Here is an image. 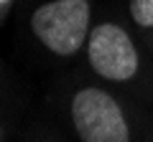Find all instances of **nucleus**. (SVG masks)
Here are the masks:
<instances>
[{
    "instance_id": "nucleus-1",
    "label": "nucleus",
    "mask_w": 153,
    "mask_h": 142,
    "mask_svg": "<svg viewBox=\"0 0 153 142\" xmlns=\"http://www.w3.org/2000/svg\"><path fill=\"white\" fill-rule=\"evenodd\" d=\"M89 0H49L31 15V31L44 48L56 56L79 53L92 33Z\"/></svg>"
},
{
    "instance_id": "nucleus-4",
    "label": "nucleus",
    "mask_w": 153,
    "mask_h": 142,
    "mask_svg": "<svg viewBox=\"0 0 153 142\" xmlns=\"http://www.w3.org/2000/svg\"><path fill=\"white\" fill-rule=\"evenodd\" d=\"M130 18L138 28L151 31L153 28V0H130Z\"/></svg>"
},
{
    "instance_id": "nucleus-2",
    "label": "nucleus",
    "mask_w": 153,
    "mask_h": 142,
    "mask_svg": "<svg viewBox=\"0 0 153 142\" xmlns=\"http://www.w3.org/2000/svg\"><path fill=\"white\" fill-rule=\"evenodd\" d=\"M69 122L79 142H133L125 107L102 86L76 89L69 102Z\"/></svg>"
},
{
    "instance_id": "nucleus-3",
    "label": "nucleus",
    "mask_w": 153,
    "mask_h": 142,
    "mask_svg": "<svg viewBox=\"0 0 153 142\" xmlns=\"http://www.w3.org/2000/svg\"><path fill=\"white\" fill-rule=\"evenodd\" d=\"M87 61L100 79L110 84H125L140 71V53L130 33L117 23H100L87 38Z\"/></svg>"
},
{
    "instance_id": "nucleus-5",
    "label": "nucleus",
    "mask_w": 153,
    "mask_h": 142,
    "mask_svg": "<svg viewBox=\"0 0 153 142\" xmlns=\"http://www.w3.org/2000/svg\"><path fill=\"white\" fill-rule=\"evenodd\" d=\"M5 140V127H3V122H0V142Z\"/></svg>"
}]
</instances>
